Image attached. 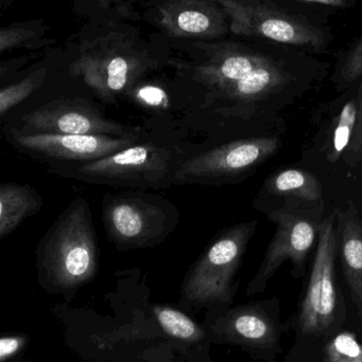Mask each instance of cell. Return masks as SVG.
Segmentation results:
<instances>
[{"mask_svg":"<svg viewBox=\"0 0 362 362\" xmlns=\"http://www.w3.org/2000/svg\"><path fill=\"white\" fill-rule=\"evenodd\" d=\"M253 40L200 45L205 59L196 66L195 78L225 116L250 120L274 114L327 76L329 64L307 52Z\"/></svg>","mask_w":362,"mask_h":362,"instance_id":"6da1fadb","label":"cell"},{"mask_svg":"<svg viewBox=\"0 0 362 362\" xmlns=\"http://www.w3.org/2000/svg\"><path fill=\"white\" fill-rule=\"evenodd\" d=\"M102 221L108 242L118 251L154 248L180 223V209L171 200L145 189L106 193Z\"/></svg>","mask_w":362,"mask_h":362,"instance_id":"277c9868","label":"cell"},{"mask_svg":"<svg viewBox=\"0 0 362 362\" xmlns=\"http://www.w3.org/2000/svg\"><path fill=\"white\" fill-rule=\"evenodd\" d=\"M2 134L15 150L48 165L91 163L142 141L140 137L27 133L11 125L2 127Z\"/></svg>","mask_w":362,"mask_h":362,"instance_id":"ba28073f","label":"cell"},{"mask_svg":"<svg viewBox=\"0 0 362 362\" xmlns=\"http://www.w3.org/2000/svg\"><path fill=\"white\" fill-rule=\"evenodd\" d=\"M152 310L161 329L171 338L198 342L205 336V332L181 310L165 305L154 306Z\"/></svg>","mask_w":362,"mask_h":362,"instance_id":"d6986e66","label":"cell"},{"mask_svg":"<svg viewBox=\"0 0 362 362\" xmlns=\"http://www.w3.org/2000/svg\"><path fill=\"white\" fill-rule=\"evenodd\" d=\"M256 227L257 221L237 223L214 238L187 272L181 288L182 302L198 308L231 303L234 280Z\"/></svg>","mask_w":362,"mask_h":362,"instance_id":"8992f818","label":"cell"},{"mask_svg":"<svg viewBox=\"0 0 362 362\" xmlns=\"http://www.w3.org/2000/svg\"><path fill=\"white\" fill-rule=\"evenodd\" d=\"M361 176H362V163H361Z\"/></svg>","mask_w":362,"mask_h":362,"instance_id":"4316f807","label":"cell"},{"mask_svg":"<svg viewBox=\"0 0 362 362\" xmlns=\"http://www.w3.org/2000/svg\"><path fill=\"white\" fill-rule=\"evenodd\" d=\"M362 76V37L361 40L344 55L336 76L338 84L348 87L354 84Z\"/></svg>","mask_w":362,"mask_h":362,"instance_id":"7402d4cb","label":"cell"},{"mask_svg":"<svg viewBox=\"0 0 362 362\" xmlns=\"http://www.w3.org/2000/svg\"><path fill=\"white\" fill-rule=\"evenodd\" d=\"M278 137H252L229 142L185 159L174 185H221L242 180L278 152Z\"/></svg>","mask_w":362,"mask_h":362,"instance_id":"52a82bcc","label":"cell"},{"mask_svg":"<svg viewBox=\"0 0 362 362\" xmlns=\"http://www.w3.org/2000/svg\"><path fill=\"white\" fill-rule=\"evenodd\" d=\"M270 218L276 223V233L256 276L249 284L248 295L261 293L284 262H290L295 269L303 272L308 253L318 240L322 223L288 208L271 213Z\"/></svg>","mask_w":362,"mask_h":362,"instance_id":"8fae6325","label":"cell"},{"mask_svg":"<svg viewBox=\"0 0 362 362\" xmlns=\"http://www.w3.org/2000/svg\"><path fill=\"white\" fill-rule=\"evenodd\" d=\"M236 35L266 40L303 52L321 53L332 42L327 25L270 0H214Z\"/></svg>","mask_w":362,"mask_h":362,"instance_id":"5b68a950","label":"cell"},{"mask_svg":"<svg viewBox=\"0 0 362 362\" xmlns=\"http://www.w3.org/2000/svg\"><path fill=\"white\" fill-rule=\"evenodd\" d=\"M44 200L28 183L6 182L0 185V240L13 233L28 217L43 208Z\"/></svg>","mask_w":362,"mask_h":362,"instance_id":"2e32d148","label":"cell"},{"mask_svg":"<svg viewBox=\"0 0 362 362\" xmlns=\"http://www.w3.org/2000/svg\"><path fill=\"white\" fill-rule=\"evenodd\" d=\"M336 215L342 269L351 297L362 318V223L352 204L346 210L337 209Z\"/></svg>","mask_w":362,"mask_h":362,"instance_id":"9a60e30c","label":"cell"},{"mask_svg":"<svg viewBox=\"0 0 362 362\" xmlns=\"http://www.w3.org/2000/svg\"><path fill=\"white\" fill-rule=\"evenodd\" d=\"M17 129L27 133L140 137L142 129L108 119L103 112L81 98H65L23 115Z\"/></svg>","mask_w":362,"mask_h":362,"instance_id":"30bf717a","label":"cell"},{"mask_svg":"<svg viewBox=\"0 0 362 362\" xmlns=\"http://www.w3.org/2000/svg\"><path fill=\"white\" fill-rule=\"evenodd\" d=\"M357 98V120L354 135L344 159L346 165L354 169L362 163V82L356 93Z\"/></svg>","mask_w":362,"mask_h":362,"instance_id":"603a6c76","label":"cell"},{"mask_svg":"<svg viewBox=\"0 0 362 362\" xmlns=\"http://www.w3.org/2000/svg\"><path fill=\"white\" fill-rule=\"evenodd\" d=\"M147 69L148 65L136 55L100 49L84 53L72 66V74L81 76L100 99L116 103Z\"/></svg>","mask_w":362,"mask_h":362,"instance_id":"7c38bea8","label":"cell"},{"mask_svg":"<svg viewBox=\"0 0 362 362\" xmlns=\"http://www.w3.org/2000/svg\"><path fill=\"white\" fill-rule=\"evenodd\" d=\"M323 362H362V344L355 334L342 332L325 346Z\"/></svg>","mask_w":362,"mask_h":362,"instance_id":"44dd1931","label":"cell"},{"mask_svg":"<svg viewBox=\"0 0 362 362\" xmlns=\"http://www.w3.org/2000/svg\"><path fill=\"white\" fill-rule=\"evenodd\" d=\"M26 344L25 337L9 336L0 340V361L6 362L17 354Z\"/></svg>","mask_w":362,"mask_h":362,"instance_id":"d4e9b609","label":"cell"},{"mask_svg":"<svg viewBox=\"0 0 362 362\" xmlns=\"http://www.w3.org/2000/svg\"><path fill=\"white\" fill-rule=\"evenodd\" d=\"M336 223V211L321 223L312 274L299 315L300 329L307 335H324L335 322L338 305Z\"/></svg>","mask_w":362,"mask_h":362,"instance_id":"9c48e42d","label":"cell"},{"mask_svg":"<svg viewBox=\"0 0 362 362\" xmlns=\"http://www.w3.org/2000/svg\"><path fill=\"white\" fill-rule=\"evenodd\" d=\"M310 4H319V6H331L335 8H350L356 4L357 0H301Z\"/></svg>","mask_w":362,"mask_h":362,"instance_id":"484cf974","label":"cell"},{"mask_svg":"<svg viewBox=\"0 0 362 362\" xmlns=\"http://www.w3.org/2000/svg\"><path fill=\"white\" fill-rule=\"evenodd\" d=\"M266 187L273 195L297 198L312 204L322 202V185L314 174L303 170L289 169L278 172L266 180Z\"/></svg>","mask_w":362,"mask_h":362,"instance_id":"e0dca14e","label":"cell"},{"mask_svg":"<svg viewBox=\"0 0 362 362\" xmlns=\"http://www.w3.org/2000/svg\"><path fill=\"white\" fill-rule=\"evenodd\" d=\"M35 263L40 286L66 298L95 278L99 246L84 197L74 198L40 238Z\"/></svg>","mask_w":362,"mask_h":362,"instance_id":"7a4b0ae2","label":"cell"},{"mask_svg":"<svg viewBox=\"0 0 362 362\" xmlns=\"http://www.w3.org/2000/svg\"><path fill=\"white\" fill-rule=\"evenodd\" d=\"M184 160L170 146L140 141L98 160L49 165L47 171L91 185L145 191L165 189L174 185L176 172Z\"/></svg>","mask_w":362,"mask_h":362,"instance_id":"3957f363","label":"cell"},{"mask_svg":"<svg viewBox=\"0 0 362 362\" xmlns=\"http://www.w3.org/2000/svg\"><path fill=\"white\" fill-rule=\"evenodd\" d=\"M46 78V70L40 69L21 82L9 85L0 91V117L4 118L15 106L32 95Z\"/></svg>","mask_w":362,"mask_h":362,"instance_id":"ffe728a7","label":"cell"},{"mask_svg":"<svg viewBox=\"0 0 362 362\" xmlns=\"http://www.w3.org/2000/svg\"><path fill=\"white\" fill-rule=\"evenodd\" d=\"M357 120L356 95L346 102L334 117L327 129L324 152L329 163H337L344 156L354 135Z\"/></svg>","mask_w":362,"mask_h":362,"instance_id":"ac0fdd59","label":"cell"},{"mask_svg":"<svg viewBox=\"0 0 362 362\" xmlns=\"http://www.w3.org/2000/svg\"><path fill=\"white\" fill-rule=\"evenodd\" d=\"M210 331L225 341L249 348L268 350L278 344L276 325L256 305L239 306L215 319Z\"/></svg>","mask_w":362,"mask_h":362,"instance_id":"4fadbf2b","label":"cell"},{"mask_svg":"<svg viewBox=\"0 0 362 362\" xmlns=\"http://www.w3.org/2000/svg\"><path fill=\"white\" fill-rule=\"evenodd\" d=\"M170 33L216 38L227 31L225 11L214 0H174L162 10Z\"/></svg>","mask_w":362,"mask_h":362,"instance_id":"5bb4252c","label":"cell"},{"mask_svg":"<svg viewBox=\"0 0 362 362\" xmlns=\"http://www.w3.org/2000/svg\"><path fill=\"white\" fill-rule=\"evenodd\" d=\"M138 103L151 108H163L168 105V97L163 89L155 86H144L135 91Z\"/></svg>","mask_w":362,"mask_h":362,"instance_id":"cb8c5ba5","label":"cell"}]
</instances>
